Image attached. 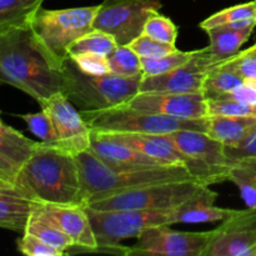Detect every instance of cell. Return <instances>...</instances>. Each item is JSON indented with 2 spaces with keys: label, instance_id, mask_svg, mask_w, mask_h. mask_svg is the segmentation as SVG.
<instances>
[{
  "label": "cell",
  "instance_id": "1",
  "mask_svg": "<svg viewBox=\"0 0 256 256\" xmlns=\"http://www.w3.org/2000/svg\"><path fill=\"white\" fill-rule=\"evenodd\" d=\"M0 82L42 105L62 90V72L40 49L29 26L0 32Z\"/></svg>",
  "mask_w": 256,
  "mask_h": 256
},
{
  "label": "cell",
  "instance_id": "2",
  "mask_svg": "<svg viewBox=\"0 0 256 256\" xmlns=\"http://www.w3.org/2000/svg\"><path fill=\"white\" fill-rule=\"evenodd\" d=\"M16 185L24 195L38 202L88 204L75 155L42 142L19 169Z\"/></svg>",
  "mask_w": 256,
  "mask_h": 256
},
{
  "label": "cell",
  "instance_id": "3",
  "mask_svg": "<svg viewBox=\"0 0 256 256\" xmlns=\"http://www.w3.org/2000/svg\"><path fill=\"white\" fill-rule=\"evenodd\" d=\"M75 158L79 165L88 204L92 200L119 194L135 188L160 182L195 180L190 172L180 165L115 169L98 159L89 150L75 155Z\"/></svg>",
  "mask_w": 256,
  "mask_h": 256
},
{
  "label": "cell",
  "instance_id": "4",
  "mask_svg": "<svg viewBox=\"0 0 256 256\" xmlns=\"http://www.w3.org/2000/svg\"><path fill=\"white\" fill-rule=\"evenodd\" d=\"M60 92L79 110H102L119 106L139 92L142 76L116 74L90 75L82 72L72 58L64 60Z\"/></svg>",
  "mask_w": 256,
  "mask_h": 256
},
{
  "label": "cell",
  "instance_id": "5",
  "mask_svg": "<svg viewBox=\"0 0 256 256\" xmlns=\"http://www.w3.org/2000/svg\"><path fill=\"white\" fill-rule=\"evenodd\" d=\"M98 10L99 5L58 10L40 8L29 28L40 49L60 69L64 60L70 56V45L94 29Z\"/></svg>",
  "mask_w": 256,
  "mask_h": 256
},
{
  "label": "cell",
  "instance_id": "6",
  "mask_svg": "<svg viewBox=\"0 0 256 256\" xmlns=\"http://www.w3.org/2000/svg\"><path fill=\"white\" fill-rule=\"evenodd\" d=\"M92 132L110 134H170L176 130L206 132L208 118L184 120L152 112L134 109L129 105L102 110H80Z\"/></svg>",
  "mask_w": 256,
  "mask_h": 256
},
{
  "label": "cell",
  "instance_id": "7",
  "mask_svg": "<svg viewBox=\"0 0 256 256\" xmlns=\"http://www.w3.org/2000/svg\"><path fill=\"white\" fill-rule=\"evenodd\" d=\"M92 222L96 252L122 254L124 240L138 238L144 230L158 225H172V209L94 210L86 208Z\"/></svg>",
  "mask_w": 256,
  "mask_h": 256
},
{
  "label": "cell",
  "instance_id": "8",
  "mask_svg": "<svg viewBox=\"0 0 256 256\" xmlns=\"http://www.w3.org/2000/svg\"><path fill=\"white\" fill-rule=\"evenodd\" d=\"M166 135L185 156V169L196 182L210 186L228 180L230 162L222 142L198 130H176Z\"/></svg>",
  "mask_w": 256,
  "mask_h": 256
},
{
  "label": "cell",
  "instance_id": "9",
  "mask_svg": "<svg viewBox=\"0 0 256 256\" xmlns=\"http://www.w3.org/2000/svg\"><path fill=\"white\" fill-rule=\"evenodd\" d=\"M204 186L208 185L196 180L152 184L92 200L86 208L94 210L174 209Z\"/></svg>",
  "mask_w": 256,
  "mask_h": 256
},
{
  "label": "cell",
  "instance_id": "10",
  "mask_svg": "<svg viewBox=\"0 0 256 256\" xmlns=\"http://www.w3.org/2000/svg\"><path fill=\"white\" fill-rule=\"evenodd\" d=\"M162 6V0H104L99 4L94 29L112 35L118 45H129L142 34L150 15Z\"/></svg>",
  "mask_w": 256,
  "mask_h": 256
},
{
  "label": "cell",
  "instance_id": "11",
  "mask_svg": "<svg viewBox=\"0 0 256 256\" xmlns=\"http://www.w3.org/2000/svg\"><path fill=\"white\" fill-rule=\"evenodd\" d=\"M212 230L189 232L172 230L170 225H158L144 230L132 246H122V255L205 256L212 240Z\"/></svg>",
  "mask_w": 256,
  "mask_h": 256
},
{
  "label": "cell",
  "instance_id": "12",
  "mask_svg": "<svg viewBox=\"0 0 256 256\" xmlns=\"http://www.w3.org/2000/svg\"><path fill=\"white\" fill-rule=\"evenodd\" d=\"M222 62H218L210 52L209 48L195 50L194 55L188 62L182 66L165 74L155 76L142 78L140 92H182V94H194L202 92V84L210 70Z\"/></svg>",
  "mask_w": 256,
  "mask_h": 256
},
{
  "label": "cell",
  "instance_id": "13",
  "mask_svg": "<svg viewBox=\"0 0 256 256\" xmlns=\"http://www.w3.org/2000/svg\"><path fill=\"white\" fill-rule=\"evenodd\" d=\"M212 232L205 256H256V208L236 210Z\"/></svg>",
  "mask_w": 256,
  "mask_h": 256
},
{
  "label": "cell",
  "instance_id": "14",
  "mask_svg": "<svg viewBox=\"0 0 256 256\" xmlns=\"http://www.w3.org/2000/svg\"><path fill=\"white\" fill-rule=\"evenodd\" d=\"M40 106L52 119L56 134L58 148L72 155L89 150L92 129L84 120L80 110H78L62 92L52 95Z\"/></svg>",
  "mask_w": 256,
  "mask_h": 256
},
{
  "label": "cell",
  "instance_id": "15",
  "mask_svg": "<svg viewBox=\"0 0 256 256\" xmlns=\"http://www.w3.org/2000/svg\"><path fill=\"white\" fill-rule=\"evenodd\" d=\"M32 215L40 218L62 230L74 242L72 249H76L78 252L98 250V242L86 206L38 202Z\"/></svg>",
  "mask_w": 256,
  "mask_h": 256
},
{
  "label": "cell",
  "instance_id": "16",
  "mask_svg": "<svg viewBox=\"0 0 256 256\" xmlns=\"http://www.w3.org/2000/svg\"><path fill=\"white\" fill-rule=\"evenodd\" d=\"M125 105L144 112L184 120L204 119L209 116L208 102L202 92H138Z\"/></svg>",
  "mask_w": 256,
  "mask_h": 256
},
{
  "label": "cell",
  "instance_id": "17",
  "mask_svg": "<svg viewBox=\"0 0 256 256\" xmlns=\"http://www.w3.org/2000/svg\"><path fill=\"white\" fill-rule=\"evenodd\" d=\"M89 152L94 154L98 159L102 160L109 166L115 169H129V168H145L159 166L158 162L150 159L149 156L130 145L115 139L106 132H92L90 140Z\"/></svg>",
  "mask_w": 256,
  "mask_h": 256
},
{
  "label": "cell",
  "instance_id": "18",
  "mask_svg": "<svg viewBox=\"0 0 256 256\" xmlns=\"http://www.w3.org/2000/svg\"><path fill=\"white\" fill-rule=\"evenodd\" d=\"M218 192L204 186L192 198L172 209V225L174 224H202L215 222L228 219L234 214L235 209H225L215 205Z\"/></svg>",
  "mask_w": 256,
  "mask_h": 256
},
{
  "label": "cell",
  "instance_id": "19",
  "mask_svg": "<svg viewBox=\"0 0 256 256\" xmlns=\"http://www.w3.org/2000/svg\"><path fill=\"white\" fill-rule=\"evenodd\" d=\"M110 134V132H106ZM130 145L162 165H180L185 168V156L178 150L166 134H110Z\"/></svg>",
  "mask_w": 256,
  "mask_h": 256
},
{
  "label": "cell",
  "instance_id": "20",
  "mask_svg": "<svg viewBox=\"0 0 256 256\" xmlns=\"http://www.w3.org/2000/svg\"><path fill=\"white\" fill-rule=\"evenodd\" d=\"M36 204L20 192H0V228L24 234Z\"/></svg>",
  "mask_w": 256,
  "mask_h": 256
},
{
  "label": "cell",
  "instance_id": "21",
  "mask_svg": "<svg viewBox=\"0 0 256 256\" xmlns=\"http://www.w3.org/2000/svg\"><path fill=\"white\" fill-rule=\"evenodd\" d=\"M255 129L256 118L224 116V115L208 116L206 134L219 140L225 146L238 144Z\"/></svg>",
  "mask_w": 256,
  "mask_h": 256
},
{
  "label": "cell",
  "instance_id": "22",
  "mask_svg": "<svg viewBox=\"0 0 256 256\" xmlns=\"http://www.w3.org/2000/svg\"><path fill=\"white\" fill-rule=\"evenodd\" d=\"M254 28L234 29L229 25L212 28L206 30L209 35V50L218 62H225L240 52V48L252 36Z\"/></svg>",
  "mask_w": 256,
  "mask_h": 256
},
{
  "label": "cell",
  "instance_id": "23",
  "mask_svg": "<svg viewBox=\"0 0 256 256\" xmlns=\"http://www.w3.org/2000/svg\"><path fill=\"white\" fill-rule=\"evenodd\" d=\"M38 145V142L24 136V134L2 122H0V155L6 158L18 169L32 156Z\"/></svg>",
  "mask_w": 256,
  "mask_h": 256
},
{
  "label": "cell",
  "instance_id": "24",
  "mask_svg": "<svg viewBox=\"0 0 256 256\" xmlns=\"http://www.w3.org/2000/svg\"><path fill=\"white\" fill-rule=\"evenodd\" d=\"M44 0H0V32L29 26Z\"/></svg>",
  "mask_w": 256,
  "mask_h": 256
},
{
  "label": "cell",
  "instance_id": "25",
  "mask_svg": "<svg viewBox=\"0 0 256 256\" xmlns=\"http://www.w3.org/2000/svg\"><path fill=\"white\" fill-rule=\"evenodd\" d=\"M222 62L210 70V72L205 78L204 84H202V95L206 100L222 99L226 94L245 84L242 76L225 66Z\"/></svg>",
  "mask_w": 256,
  "mask_h": 256
},
{
  "label": "cell",
  "instance_id": "26",
  "mask_svg": "<svg viewBox=\"0 0 256 256\" xmlns=\"http://www.w3.org/2000/svg\"><path fill=\"white\" fill-rule=\"evenodd\" d=\"M228 180L236 185L248 208H256V158L232 162Z\"/></svg>",
  "mask_w": 256,
  "mask_h": 256
},
{
  "label": "cell",
  "instance_id": "27",
  "mask_svg": "<svg viewBox=\"0 0 256 256\" xmlns=\"http://www.w3.org/2000/svg\"><path fill=\"white\" fill-rule=\"evenodd\" d=\"M118 46L114 36L99 29H92L89 32L75 40L69 48V55L76 54H99L109 56Z\"/></svg>",
  "mask_w": 256,
  "mask_h": 256
},
{
  "label": "cell",
  "instance_id": "28",
  "mask_svg": "<svg viewBox=\"0 0 256 256\" xmlns=\"http://www.w3.org/2000/svg\"><path fill=\"white\" fill-rule=\"evenodd\" d=\"M108 60L112 74L125 78H142V58L129 45H118Z\"/></svg>",
  "mask_w": 256,
  "mask_h": 256
},
{
  "label": "cell",
  "instance_id": "29",
  "mask_svg": "<svg viewBox=\"0 0 256 256\" xmlns=\"http://www.w3.org/2000/svg\"><path fill=\"white\" fill-rule=\"evenodd\" d=\"M25 232H29V234L39 238L40 240H42L46 244L52 245V246L56 248L59 250H62L65 252L74 248L72 240L68 235H65L62 230H59L50 222L40 219V218L34 216V215H30Z\"/></svg>",
  "mask_w": 256,
  "mask_h": 256
},
{
  "label": "cell",
  "instance_id": "30",
  "mask_svg": "<svg viewBox=\"0 0 256 256\" xmlns=\"http://www.w3.org/2000/svg\"><path fill=\"white\" fill-rule=\"evenodd\" d=\"M244 20H256V2H249L244 4H238L234 6L226 8L215 14L210 15L209 18L200 22L199 26L202 30H209L212 28L222 26V25L234 24L238 22H244Z\"/></svg>",
  "mask_w": 256,
  "mask_h": 256
},
{
  "label": "cell",
  "instance_id": "31",
  "mask_svg": "<svg viewBox=\"0 0 256 256\" xmlns=\"http://www.w3.org/2000/svg\"><path fill=\"white\" fill-rule=\"evenodd\" d=\"M194 52H182V50H175L174 52L165 55L162 58H155V59H144L142 58V78L155 76V75L165 74L176 68L182 66L185 62H189L194 55Z\"/></svg>",
  "mask_w": 256,
  "mask_h": 256
},
{
  "label": "cell",
  "instance_id": "32",
  "mask_svg": "<svg viewBox=\"0 0 256 256\" xmlns=\"http://www.w3.org/2000/svg\"><path fill=\"white\" fill-rule=\"evenodd\" d=\"M142 34L164 44L175 45L178 39V26L172 19L156 12L146 20Z\"/></svg>",
  "mask_w": 256,
  "mask_h": 256
},
{
  "label": "cell",
  "instance_id": "33",
  "mask_svg": "<svg viewBox=\"0 0 256 256\" xmlns=\"http://www.w3.org/2000/svg\"><path fill=\"white\" fill-rule=\"evenodd\" d=\"M25 124L28 125V129L38 138L42 142L46 145H54L58 146L56 134H55L54 125L52 119L48 115L45 110H40L39 112H29V114L19 115Z\"/></svg>",
  "mask_w": 256,
  "mask_h": 256
},
{
  "label": "cell",
  "instance_id": "34",
  "mask_svg": "<svg viewBox=\"0 0 256 256\" xmlns=\"http://www.w3.org/2000/svg\"><path fill=\"white\" fill-rule=\"evenodd\" d=\"M208 112L210 115H224V116H245L256 118V104L238 102L232 99L206 100Z\"/></svg>",
  "mask_w": 256,
  "mask_h": 256
},
{
  "label": "cell",
  "instance_id": "35",
  "mask_svg": "<svg viewBox=\"0 0 256 256\" xmlns=\"http://www.w3.org/2000/svg\"><path fill=\"white\" fill-rule=\"evenodd\" d=\"M129 46L139 55L140 58L144 59H155V58H162L165 55L174 52L178 50L176 45H170L160 42L158 40L152 39L146 35L142 34L136 39L132 40L129 44Z\"/></svg>",
  "mask_w": 256,
  "mask_h": 256
},
{
  "label": "cell",
  "instance_id": "36",
  "mask_svg": "<svg viewBox=\"0 0 256 256\" xmlns=\"http://www.w3.org/2000/svg\"><path fill=\"white\" fill-rule=\"evenodd\" d=\"M16 248L18 252L26 256H62L66 254L29 232L22 234V238L16 242Z\"/></svg>",
  "mask_w": 256,
  "mask_h": 256
},
{
  "label": "cell",
  "instance_id": "37",
  "mask_svg": "<svg viewBox=\"0 0 256 256\" xmlns=\"http://www.w3.org/2000/svg\"><path fill=\"white\" fill-rule=\"evenodd\" d=\"M222 64L236 72L244 82H252L256 79V54L249 52L246 50L239 52L230 59L225 60Z\"/></svg>",
  "mask_w": 256,
  "mask_h": 256
},
{
  "label": "cell",
  "instance_id": "38",
  "mask_svg": "<svg viewBox=\"0 0 256 256\" xmlns=\"http://www.w3.org/2000/svg\"><path fill=\"white\" fill-rule=\"evenodd\" d=\"M72 62L78 65L82 72L90 75H105L110 74V65L108 56L99 54H76L70 55Z\"/></svg>",
  "mask_w": 256,
  "mask_h": 256
},
{
  "label": "cell",
  "instance_id": "39",
  "mask_svg": "<svg viewBox=\"0 0 256 256\" xmlns=\"http://www.w3.org/2000/svg\"><path fill=\"white\" fill-rule=\"evenodd\" d=\"M225 154L230 164L238 160L256 158V129L238 144L225 146Z\"/></svg>",
  "mask_w": 256,
  "mask_h": 256
},
{
  "label": "cell",
  "instance_id": "40",
  "mask_svg": "<svg viewBox=\"0 0 256 256\" xmlns=\"http://www.w3.org/2000/svg\"><path fill=\"white\" fill-rule=\"evenodd\" d=\"M222 99H232L238 100V102H249V104H256V89H254V88L250 86L249 84L245 82L242 86L235 89L234 92L226 94L224 98H222Z\"/></svg>",
  "mask_w": 256,
  "mask_h": 256
},
{
  "label": "cell",
  "instance_id": "41",
  "mask_svg": "<svg viewBox=\"0 0 256 256\" xmlns=\"http://www.w3.org/2000/svg\"><path fill=\"white\" fill-rule=\"evenodd\" d=\"M18 174H19V169L12 162H9L6 158L0 155V179L12 185H16Z\"/></svg>",
  "mask_w": 256,
  "mask_h": 256
},
{
  "label": "cell",
  "instance_id": "42",
  "mask_svg": "<svg viewBox=\"0 0 256 256\" xmlns=\"http://www.w3.org/2000/svg\"><path fill=\"white\" fill-rule=\"evenodd\" d=\"M0 192H20V194L24 195V192L16 186V185H12L10 182H4V180L0 179ZM26 196V195H25Z\"/></svg>",
  "mask_w": 256,
  "mask_h": 256
},
{
  "label": "cell",
  "instance_id": "43",
  "mask_svg": "<svg viewBox=\"0 0 256 256\" xmlns=\"http://www.w3.org/2000/svg\"><path fill=\"white\" fill-rule=\"evenodd\" d=\"M246 52H255V54H256V44L252 45V46H250L249 49H246Z\"/></svg>",
  "mask_w": 256,
  "mask_h": 256
},
{
  "label": "cell",
  "instance_id": "44",
  "mask_svg": "<svg viewBox=\"0 0 256 256\" xmlns=\"http://www.w3.org/2000/svg\"><path fill=\"white\" fill-rule=\"evenodd\" d=\"M246 84H249L250 86H252L254 89H256V79L255 80H252V82H246Z\"/></svg>",
  "mask_w": 256,
  "mask_h": 256
},
{
  "label": "cell",
  "instance_id": "45",
  "mask_svg": "<svg viewBox=\"0 0 256 256\" xmlns=\"http://www.w3.org/2000/svg\"><path fill=\"white\" fill-rule=\"evenodd\" d=\"M2 122V116H0V122Z\"/></svg>",
  "mask_w": 256,
  "mask_h": 256
},
{
  "label": "cell",
  "instance_id": "46",
  "mask_svg": "<svg viewBox=\"0 0 256 256\" xmlns=\"http://www.w3.org/2000/svg\"><path fill=\"white\" fill-rule=\"evenodd\" d=\"M255 2H256V0H255Z\"/></svg>",
  "mask_w": 256,
  "mask_h": 256
}]
</instances>
